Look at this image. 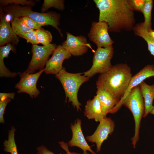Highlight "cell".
I'll list each match as a JSON object with an SVG mask.
<instances>
[{
  "label": "cell",
  "instance_id": "cb8c5ba5",
  "mask_svg": "<svg viewBox=\"0 0 154 154\" xmlns=\"http://www.w3.org/2000/svg\"><path fill=\"white\" fill-rule=\"evenodd\" d=\"M36 35L37 40L39 43L43 45H47L51 44L52 40V36L49 31L41 27L36 30Z\"/></svg>",
  "mask_w": 154,
  "mask_h": 154
},
{
  "label": "cell",
  "instance_id": "484cf974",
  "mask_svg": "<svg viewBox=\"0 0 154 154\" xmlns=\"http://www.w3.org/2000/svg\"><path fill=\"white\" fill-rule=\"evenodd\" d=\"M0 4L1 6L14 4L32 7L35 5L36 3L35 1L31 0H0Z\"/></svg>",
  "mask_w": 154,
  "mask_h": 154
},
{
  "label": "cell",
  "instance_id": "ba28073f",
  "mask_svg": "<svg viewBox=\"0 0 154 154\" xmlns=\"http://www.w3.org/2000/svg\"><path fill=\"white\" fill-rule=\"evenodd\" d=\"M108 24L104 21L92 22L88 36L97 47L107 48L112 46L114 42L108 34Z\"/></svg>",
  "mask_w": 154,
  "mask_h": 154
},
{
  "label": "cell",
  "instance_id": "2e32d148",
  "mask_svg": "<svg viewBox=\"0 0 154 154\" xmlns=\"http://www.w3.org/2000/svg\"><path fill=\"white\" fill-rule=\"evenodd\" d=\"M84 116L89 119H94L100 122L104 117L98 98L97 95L88 100L85 106Z\"/></svg>",
  "mask_w": 154,
  "mask_h": 154
},
{
  "label": "cell",
  "instance_id": "6da1fadb",
  "mask_svg": "<svg viewBox=\"0 0 154 154\" xmlns=\"http://www.w3.org/2000/svg\"><path fill=\"white\" fill-rule=\"evenodd\" d=\"M99 11V21L106 22L108 31H130L135 25L133 11L127 0H94Z\"/></svg>",
  "mask_w": 154,
  "mask_h": 154
},
{
  "label": "cell",
  "instance_id": "1f68e13d",
  "mask_svg": "<svg viewBox=\"0 0 154 154\" xmlns=\"http://www.w3.org/2000/svg\"><path fill=\"white\" fill-rule=\"evenodd\" d=\"M15 93L13 92L12 93H0V99H13L15 98Z\"/></svg>",
  "mask_w": 154,
  "mask_h": 154
},
{
  "label": "cell",
  "instance_id": "83f0119b",
  "mask_svg": "<svg viewBox=\"0 0 154 154\" xmlns=\"http://www.w3.org/2000/svg\"><path fill=\"white\" fill-rule=\"evenodd\" d=\"M130 6L133 11L141 12L146 0H127Z\"/></svg>",
  "mask_w": 154,
  "mask_h": 154
},
{
  "label": "cell",
  "instance_id": "7c38bea8",
  "mask_svg": "<svg viewBox=\"0 0 154 154\" xmlns=\"http://www.w3.org/2000/svg\"><path fill=\"white\" fill-rule=\"evenodd\" d=\"M71 56L70 54L62 45L57 46L51 57L48 61L44 72L47 74H57L62 69L64 60L69 58Z\"/></svg>",
  "mask_w": 154,
  "mask_h": 154
},
{
  "label": "cell",
  "instance_id": "d4e9b609",
  "mask_svg": "<svg viewBox=\"0 0 154 154\" xmlns=\"http://www.w3.org/2000/svg\"><path fill=\"white\" fill-rule=\"evenodd\" d=\"M64 1L63 0H44L42 5L41 11L45 13L48 9L53 7L59 11H63L65 9Z\"/></svg>",
  "mask_w": 154,
  "mask_h": 154
},
{
  "label": "cell",
  "instance_id": "9a60e30c",
  "mask_svg": "<svg viewBox=\"0 0 154 154\" xmlns=\"http://www.w3.org/2000/svg\"><path fill=\"white\" fill-rule=\"evenodd\" d=\"M6 15L0 8V46L9 43L17 45L19 41V37L13 31Z\"/></svg>",
  "mask_w": 154,
  "mask_h": 154
},
{
  "label": "cell",
  "instance_id": "4316f807",
  "mask_svg": "<svg viewBox=\"0 0 154 154\" xmlns=\"http://www.w3.org/2000/svg\"><path fill=\"white\" fill-rule=\"evenodd\" d=\"M19 37L25 39L27 42H30L32 45H37L38 43L36 35V30H33L19 35Z\"/></svg>",
  "mask_w": 154,
  "mask_h": 154
},
{
  "label": "cell",
  "instance_id": "e575fe53",
  "mask_svg": "<svg viewBox=\"0 0 154 154\" xmlns=\"http://www.w3.org/2000/svg\"><path fill=\"white\" fill-rule=\"evenodd\" d=\"M150 113L154 115V106H153V108Z\"/></svg>",
  "mask_w": 154,
  "mask_h": 154
},
{
  "label": "cell",
  "instance_id": "f1b7e54d",
  "mask_svg": "<svg viewBox=\"0 0 154 154\" xmlns=\"http://www.w3.org/2000/svg\"><path fill=\"white\" fill-rule=\"evenodd\" d=\"M21 18L26 25L32 30H37L43 26L42 25L34 21L29 17H23Z\"/></svg>",
  "mask_w": 154,
  "mask_h": 154
},
{
  "label": "cell",
  "instance_id": "4fadbf2b",
  "mask_svg": "<svg viewBox=\"0 0 154 154\" xmlns=\"http://www.w3.org/2000/svg\"><path fill=\"white\" fill-rule=\"evenodd\" d=\"M154 76V65L148 64L144 66L140 71L133 76L128 87L122 97L118 103L112 109L110 113L113 114L117 112L122 106L123 100L134 87L139 85L146 79Z\"/></svg>",
  "mask_w": 154,
  "mask_h": 154
},
{
  "label": "cell",
  "instance_id": "277c9868",
  "mask_svg": "<svg viewBox=\"0 0 154 154\" xmlns=\"http://www.w3.org/2000/svg\"><path fill=\"white\" fill-rule=\"evenodd\" d=\"M83 73H72L67 72L64 67L55 77L61 83L64 90L66 98L71 102L73 107L78 111L81 110V104L78 98V93L79 88L84 83L88 81L90 79L82 75Z\"/></svg>",
  "mask_w": 154,
  "mask_h": 154
},
{
  "label": "cell",
  "instance_id": "8fae6325",
  "mask_svg": "<svg viewBox=\"0 0 154 154\" xmlns=\"http://www.w3.org/2000/svg\"><path fill=\"white\" fill-rule=\"evenodd\" d=\"M115 124L113 120L106 117L100 122V123L93 134L87 136L86 139L89 142L96 144V152L101 151V147L104 141L107 139L108 135L114 131Z\"/></svg>",
  "mask_w": 154,
  "mask_h": 154
},
{
  "label": "cell",
  "instance_id": "30bf717a",
  "mask_svg": "<svg viewBox=\"0 0 154 154\" xmlns=\"http://www.w3.org/2000/svg\"><path fill=\"white\" fill-rule=\"evenodd\" d=\"M66 39L62 42V45L71 55L77 56H82L87 52L88 48L95 52L84 36H75L68 32H66Z\"/></svg>",
  "mask_w": 154,
  "mask_h": 154
},
{
  "label": "cell",
  "instance_id": "44dd1931",
  "mask_svg": "<svg viewBox=\"0 0 154 154\" xmlns=\"http://www.w3.org/2000/svg\"><path fill=\"white\" fill-rule=\"evenodd\" d=\"M11 20L12 28L18 36L33 30L26 25L21 17H15Z\"/></svg>",
  "mask_w": 154,
  "mask_h": 154
},
{
  "label": "cell",
  "instance_id": "7402d4cb",
  "mask_svg": "<svg viewBox=\"0 0 154 154\" xmlns=\"http://www.w3.org/2000/svg\"><path fill=\"white\" fill-rule=\"evenodd\" d=\"M153 2L152 0H146L142 12L144 18V25L148 31L151 29V11Z\"/></svg>",
  "mask_w": 154,
  "mask_h": 154
},
{
  "label": "cell",
  "instance_id": "5bb4252c",
  "mask_svg": "<svg viewBox=\"0 0 154 154\" xmlns=\"http://www.w3.org/2000/svg\"><path fill=\"white\" fill-rule=\"evenodd\" d=\"M81 120L77 118L74 123H72L70 128L72 133L71 139L68 142L70 147H76L81 149L83 152L89 151L92 154H97L88 144L83 133L81 128Z\"/></svg>",
  "mask_w": 154,
  "mask_h": 154
},
{
  "label": "cell",
  "instance_id": "603a6c76",
  "mask_svg": "<svg viewBox=\"0 0 154 154\" xmlns=\"http://www.w3.org/2000/svg\"><path fill=\"white\" fill-rule=\"evenodd\" d=\"M11 51L14 53L16 52V49L14 44L11 43L7 44L5 46L0 47V70L5 72L7 70L5 66L4 59L5 58H7Z\"/></svg>",
  "mask_w": 154,
  "mask_h": 154
},
{
  "label": "cell",
  "instance_id": "f546056e",
  "mask_svg": "<svg viewBox=\"0 0 154 154\" xmlns=\"http://www.w3.org/2000/svg\"><path fill=\"white\" fill-rule=\"evenodd\" d=\"M11 101L9 99H0V122L4 123L5 122L3 115L4 111L7 104Z\"/></svg>",
  "mask_w": 154,
  "mask_h": 154
},
{
  "label": "cell",
  "instance_id": "e0dca14e",
  "mask_svg": "<svg viewBox=\"0 0 154 154\" xmlns=\"http://www.w3.org/2000/svg\"><path fill=\"white\" fill-rule=\"evenodd\" d=\"M104 117L119 102L120 100L114 97L108 91L98 88L96 92Z\"/></svg>",
  "mask_w": 154,
  "mask_h": 154
},
{
  "label": "cell",
  "instance_id": "4dcf8cb0",
  "mask_svg": "<svg viewBox=\"0 0 154 154\" xmlns=\"http://www.w3.org/2000/svg\"><path fill=\"white\" fill-rule=\"evenodd\" d=\"M37 154H55L43 145L37 148Z\"/></svg>",
  "mask_w": 154,
  "mask_h": 154
},
{
  "label": "cell",
  "instance_id": "8992f818",
  "mask_svg": "<svg viewBox=\"0 0 154 154\" xmlns=\"http://www.w3.org/2000/svg\"><path fill=\"white\" fill-rule=\"evenodd\" d=\"M94 53L92 66L88 70L83 73L85 76L89 78L97 74H100L106 72L112 66L111 62L114 54L112 46L107 48L97 47Z\"/></svg>",
  "mask_w": 154,
  "mask_h": 154
},
{
  "label": "cell",
  "instance_id": "9c48e42d",
  "mask_svg": "<svg viewBox=\"0 0 154 154\" xmlns=\"http://www.w3.org/2000/svg\"><path fill=\"white\" fill-rule=\"evenodd\" d=\"M44 71V69L33 74H29L24 71L20 74V80L15 86L17 90V92L27 93L32 98L38 97L40 92L37 87V84L39 78Z\"/></svg>",
  "mask_w": 154,
  "mask_h": 154
},
{
  "label": "cell",
  "instance_id": "5b68a950",
  "mask_svg": "<svg viewBox=\"0 0 154 154\" xmlns=\"http://www.w3.org/2000/svg\"><path fill=\"white\" fill-rule=\"evenodd\" d=\"M127 107L132 113L135 121V131L131 140L134 148L139 139L141 120L143 117L145 107L143 98L140 91L139 85L132 89L122 101L121 106Z\"/></svg>",
  "mask_w": 154,
  "mask_h": 154
},
{
  "label": "cell",
  "instance_id": "ac0fdd59",
  "mask_svg": "<svg viewBox=\"0 0 154 154\" xmlns=\"http://www.w3.org/2000/svg\"><path fill=\"white\" fill-rule=\"evenodd\" d=\"M140 91L144 99L145 111L143 117H145L152 111L154 100V84L149 85L144 81L140 84Z\"/></svg>",
  "mask_w": 154,
  "mask_h": 154
},
{
  "label": "cell",
  "instance_id": "52a82bcc",
  "mask_svg": "<svg viewBox=\"0 0 154 154\" xmlns=\"http://www.w3.org/2000/svg\"><path fill=\"white\" fill-rule=\"evenodd\" d=\"M56 46L55 44L43 46L32 45V57L27 69L25 72L33 74L37 70H40L44 69L50 56L52 54Z\"/></svg>",
  "mask_w": 154,
  "mask_h": 154
},
{
  "label": "cell",
  "instance_id": "3957f363",
  "mask_svg": "<svg viewBox=\"0 0 154 154\" xmlns=\"http://www.w3.org/2000/svg\"><path fill=\"white\" fill-rule=\"evenodd\" d=\"M0 8L4 13L11 16V20L15 17H28L43 26H51L58 31L61 37L63 36L61 29L59 27L60 15L56 12L52 11L38 12L33 11L31 6L14 4L1 6Z\"/></svg>",
  "mask_w": 154,
  "mask_h": 154
},
{
  "label": "cell",
  "instance_id": "d6986e66",
  "mask_svg": "<svg viewBox=\"0 0 154 154\" xmlns=\"http://www.w3.org/2000/svg\"><path fill=\"white\" fill-rule=\"evenodd\" d=\"M132 31L135 35L142 37L146 41L148 50L151 54L154 56V38L149 34L143 23L135 25Z\"/></svg>",
  "mask_w": 154,
  "mask_h": 154
},
{
  "label": "cell",
  "instance_id": "836d02e7",
  "mask_svg": "<svg viewBox=\"0 0 154 154\" xmlns=\"http://www.w3.org/2000/svg\"><path fill=\"white\" fill-rule=\"evenodd\" d=\"M148 32L149 35L154 38V31L151 29Z\"/></svg>",
  "mask_w": 154,
  "mask_h": 154
},
{
  "label": "cell",
  "instance_id": "ffe728a7",
  "mask_svg": "<svg viewBox=\"0 0 154 154\" xmlns=\"http://www.w3.org/2000/svg\"><path fill=\"white\" fill-rule=\"evenodd\" d=\"M15 127L13 126L9 131L8 139L3 142L4 150L6 152L11 154H18L15 139V133L16 131Z\"/></svg>",
  "mask_w": 154,
  "mask_h": 154
},
{
  "label": "cell",
  "instance_id": "d6a6232c",
  "mask_svg": "<svg viewBox=\"0 0 154 154\" xmlns=\"http://www.w3.org/2000/svg\"><path fill=\"white\" fill-rule=\"evenodd\" d=\"M59 143L62 147L66 151V153L65 154H90L89 153H87V152H83L81 154L74 152H70L67 148V146H66V145L65 143H64L63 142H59Z\"/></svg>",
  "mask_w": 154,
  "mask_h": 154
},
{
  "label": "cell",
  "instance_id": "7a4b0ae2",
  "mask_svg": "<svg viewBox=\"0 0 154 154\" xmlns=\"http://www.w3.org/2000/svg\"><path fill=\"white\" fill-rule=\"evenodd\" d=\"M131 70L126 63L112 65L108 70L99 76L96 82L97 88L105 90L120 100L133 76Z\"/></svg>",
  "mask_w": 154,
  "mask_h": 154
}]
</instances>
